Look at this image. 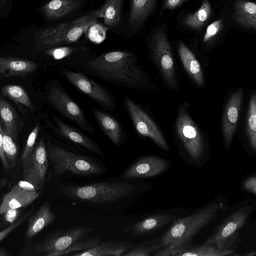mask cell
I'll return each instance as SVG.
<instances>
[{
    "instance_id": "1",
    "label": "cell",
    "mask_w": 256,
    "mask_h": 256,
    "mask_svg": "<svg viewBox=\"0 0 256 256\" xmlns=\"http://www.w3.org/2000/svg\"><path fill=\"white\" fill-rule=\"evenodd\" d=\"M82 68L98 78L131 89L146 86V74L138 64L136 55L123 50L104 52L86 63Z\"/></svg>"
},
{
    "instance_id": "2",
    "label": "cell",
    "mask_w": 256,
    "mask_h": 256,
    "mask_svg": "<svg viewBox=\"0 0 256 256\" xmlns=\"http://www.w3.org/2000/svg\"><path fill=\"white\" fill-rule=\"evenodd\" d=\"M224 205L220 200H214L188 216L177 217L162 236L161 248L153 256H174L190 246L194 236L213 220Z\"/></svg>"
},
{
    "instance_id": "3",
    "label": "cell",
    "mask_w": 256,
    "mask_h": 256,
    "mask_svg": "<svg viewBox=\"0 0 256 256\" xmlns=\"http://www.w3.org/2000/svg\"><path fill=\"white\" fill-rule=\"evenodd\" d=\"M188 108V105L182 104L178 109L174 126L177 144L184 162L192 166L200 168L210 158L209 147Z\"/></svg>"
},
{
    "instance_id": "4",
    "label": "cell",
    "mask_w": 256,
    "mask_h": 256,
    "mask_svg": "<svg viewBox=\"0 0 256 256\" xmlns=\"http://www.w3.org/2000/svg\"><path fill=\"white\" fill-rule=\"evenodd\" d=\"M101 18L102 6L72 20L40 30L38 33V42L46 48L82 44L80 40L82 36Z\"/></svg>"
},
{
    "instance_id": "5",
    "label": "cell",
    "mask_w": 256,
    "mask_h": 256,
    "mask_svg": "<svg viewBox=\"0 0 256 256\" xmlns=\"http://www.w3.org/2000/svg\"><path fill=\"white\" fill-rule=\"evenodd\" d=\"M46 146L55 176L67 172L78 176L102 174L106 172L102 162L95 158L80 155L50 142Z\"/></svg>"
},
{
    "instance_id": "6",
    "label": "cell",
    "mask_w": 256,
    "mask_h": 256,
    "mask_svg": "<svg viewBox=\"0 0 256 256\" xmlns=\"http://www.w3.org/2000/svg\"><path fill=\"white\" fill-rule=\"evenodd\" d=\"M60 190L72 199L103 204L125 197L133 191L134 186L124 182H104L83 186L62 184Z\"/></svg>"
},
{
    "instance_id": "7",
    "label": "cell",
    "mask_w": 256,
    "mask_h": 256,
    "mask_svg": "<svg viewBox=\"0 0 256 256\" xmlns=\"http://www.w3.org/2000/svg\"><path fill=\"white\" fill-rule=\"evenodd\" d=\"M256 208V202L246 200L214 228L203 244H212L220 250L232 249V245L240 235L239 231Z\"/></svg>"
},
{
    "instance_id": "8",
    "label": "cell",
    "mask_w": 256,
    "mask_h": 256,
    "mask_svg": "<svg viewBox=\"0 0 256 256\" xmlns=\"http://www.w3.org/2000/svg\"><path fill=\"white\" fill-rule=\"evenodd\" d=\"M94 230L84 226L58 228L49 233L44 238L24 250V255L56 256L73 244L88 236Z\"/></svg>"
},
{
    "instance_id": "9",
    "label": "cell",
    "mask_w": 256,
    "mask_h": 256,
    "mask_svg": "<svg viewBox=\"0 0 256 256\" xmlns=\"http://www.w3.org/2000/svg\"><path fill=\"white\" fill-rule=\"evenodd\" d=\"M149 48L152 58L167 85L171 89L178 86L174 62L166 32L159 30L150 39Z\"/></svg>"
},
{
    "instance_id": "10",
    "label": "cell",
    "mask_w": 256,
    "mask_h": 256,
    "mask_svg": "<svg viewBox=\"0 0 256 256\" xmlns=\"http://www.w3.org/2000/svg\"><path fill=\"white\" fill-rule=\"evenodd\" d=\"M124 102L136 132L140 136L150 139L163 150L170 152L168 144L149 115L130 97L125 96Z\"/></svg>"
},
{
    "instance_id": "11",
    "label": "cell",
    "mask_w": 256,
    "mask_h": 256,
    "mask_svg": "<svg viewBox=\"0 0 256 256\" xmlns=\"http://www.w3.org/2000/svg\"><path fill=\"white\" fill-rule=\"evenodd\" d=\"M62 75L78 90L89 96L102 108L112 112L116 107V100L109 90L84 74L64 68Z\"/></svg>"
},
{
    "instance_id": "12",
    "label": "cell",
    "mask_w": 256,
    "mask_h": 256,
    "mask_svg": "<svg viewBox=\"0 0 256 256\" xmlns=\"http://www.w3.org/2000/svg\"><path fill=\"white\" fill-rule=\"evenodd\" d=\"M48 98L57 111L81 129L90 133L96 132V128L87 119L82 109L62 88L56 86L51 87Z\"/></svg>"
},
{
    "instance_id": "13",
    "label": "cell",
    "mask_w": 256,
    "mask_h": 256,
    "mask_svg": "<svg viewBox=\"0 0 256 256\" xmlns=\"http://www.w3.org/2000/svg\"><path fill=\"white\" fill-rule=\"evenodd\" d=\"M46 146L42 139L35 146L26 164L23 166V178L38 190L46 183V174L48 166Z\"/></svg>"
},
{
    "instance_id": "14",
    "label": "cell",
    "mask_w": 256,
    "mask_h": 256,
    "mask_svg": "<svg viewBox=\"0 0 256 256\" xmlns=\"http://www.w3.org/2000/svg\"><path fill=\"white\" fill-rule=\"evenodd\" d=\"M44 54L54 62L76 68L83 66L94 56L90 50L82 44L64 45L46 48Z\"/></svg>"
},
{
    "instance_id": "15",
    "label": "cell",
    "mask_w": 256,
    "mask_h": 256,
    "mask_svg": "<svg viewBox=\"0 0 256 256\" xmlns=\"http://www.w3.org/2000/svg\"><path fill=\"white\" fill-rule=\"evenodd\" d=\"M243 96L242 88H239L235 90L230 96L223 111L222 128L224 145L227 152L230 148L236 132Z\"/></svg>"
},
{
    "instance_id": "16",
    "label": "cell",
    "mask_w": 256,
    "mask_h": 256,
    "mask_svg": "<svg viewBox=\"0 0 256 256\" xmlns=\"http://www.w3.org/2000/svg\"><path fill=\"white\" fill-rule=\"evenodd\" d=\"M170 166V162L156 156H141L130 164L122 174L126 179L150 178L160 176Z\"/></svg>"
},
{
    "instance_id": "17",
    "label": "cell",
    "mask_w": 256,
    "mask_h": 256,
    "mask_svg": "<svg viewBox=\"0 0 256 256\" xmlns=\"http://www.w3.org/2000/svg\"><path fill=\"white\" fill-rule=\"evenodd\" d=\"M53 120L58 135L64 141L82 152L104 156L102 148L90 138L56 116H53Z\"/></svg>"
},
{
    "instance_id": "18",
    "label": "cell",
    "mask_w": 256,
    "mask_h": 256,
    "mask_svg": "<svg viewBox=\"0 0 256 256\" xmlns=\"http://www.w3.org/2000/svg\"><path fill=\"white\" fill-rule=\"evenodd\" d=\"M40 196L38 189L30 183L20 181L6 193L0 204V214L10 208L26 207Z\"/></svg>"
},
{
    "instance_id": "19",
    "label": "cell",
    "mask_w": 256,
    "mask_h": 256,
    "mask_svg": "<svg viewBox=\"0 0 256 256\" xmlns=\"http://www.w3.org/2000/svg\"><path fill=\"white\" fill-rule=\"evenodd\" d=\"M176 218L170 212L153 214L127 226L124 232L136 236L151 234L171 224Z\"/></svg>"
},
{
    "instance_id": "20",
    "label": "cell",
    "mask_w": 256,
    "mask_h": 256,
    "mask_svg": "<svg viewBox=\"0 0 256 256\" xmlns=\"http://www.w3.org/2000/svg\"><path fill=\"white\" fill-rule=\"evenodd\" d=\"M91 110L100 127L113 144L116 147L122 146L124 142L126 134L117 120L98 108H92Z\"/></svg>"
},
{
    "instance_id": "21",
    "label": "cell",
    "mask_w": 256,
    "mask_h": 256,
    "mask_svg": "<svg viewBox=\"0 0 256 256\" xmlns=\"http://www.w3.org/2000/svg\"><path fill=\"white\" fill-rule=\"evenodd\" d=\"M88 0H50L44 4L41 12L48 20L64 18L82 8Z\"/></svg>"
},
{
    "instance_id": "22",
    "label": "cell",
    "mask_w": 256,
    "mask_h": 256,
    "mask_svg": "<svg viewBox=\"0 0 256 256\" xmlns=\"http://www.w3.org/2000/svg\"><path fill=\"white\" fill-rule=\"evenodd\" d=\"M37 64L22 58L0 56V75L4 77L25 76L36 70Z\"/></svg>"
},
{
    "instance_id": "23",
    "label": "cell",
    "mask_w": 256,
    "mask_h": 256,
    "mask_svg": "<svg viewBox=\"0 0 256 256\" xmlns=\"http://www.w3.org/2000/svg\"><path fill=\"white\" fill-rule=\"evenodd\" d=\"M56 219L48 201L44 203L28 219L26 238L28 239L34 236Z\"/></svg>"
},
{
    "instance_id": "24",
    "label": "cell",
    "mask_w": 256,
    "mask_h": 256,
    "mask_svg": "<svg viewBox=\"0 0 256 256\" xmlns=\"http://www.w3.org/2000/svg\"><path fill=\"white\" fill-rule=\"evenodd\" d=\"M132 244L113 240L100 242L92 248L78 252L72 256H120L128 251Z\"/></svg>"
},
{
    "instance_id": "25",
    "label": "cell",
    "mask_w": 256,
    "mask_h": 256,
    "mask_svg": "<svg viewBox=\"0 0 256 256\" xmlns=\"http://www.w3.org/2000/svg\"><path fill=\"white\" fill-rule=\"evenodd\" d=\"M180 58L185 70L199 87L204 86V78L201 66L192 52L182 42L178 47Z\"/></svg>"
},
{
    "instance_id": "26",
    "label": "cell",
    "mask_w": 256,
    "mask_h": 256,
    "mask_svg": "<svg viewBox=\"0 0 256 256\" xmlns=\"http://www.w3.org/2000/svg\"><path fill=\"white\" fill-rule=\"evenodd\" d=\"M156 0H131L128 20L129 28L138 30L154 10Z\"/></svg>"
},
{
    "instance_id": "27",
    "label": "cell",
    "mask_w": 256,
    "mask_h": 256,
    "mask_svg": "<svg viewBox=\"0 0 256 256\" xmlns=\"http://www.w3.org/2000/svg\"><path fill=\"white\" fill-rule=\"evenodd\" d=\"M233 17L244 28L256 29V4L250 1L240 0L234 4Z\"/></svg>"
},
{
    "instance_id": "28",
    "label": "cell",
    "mask_w": 256,
    "mask_h": 256,
    "mask_svg": "<svg viewBox=\"0 0 256 256\" xmlns=\"http://www.w3.org/2000/svg\"><path fill=\"white\" fill-rule=\"evenodd\" d=\"M246 134L248 151L252 156L256 153V94L250 96L246 114Z\"/></svg>"
},
{
    "instance_id": "29",
    "label": "cell",
    "mask_w": 256,
    "mask_h": 256,
    "mask_svg": "<svg viewBox=\"0 0 256 256\" xmlns=\"http://www.w3.org/2000/svg\"><path fill=\"white\" fill-rule=\"evenodd\" d=\"M0 119L2 130L16 140L18 135L16 113L7 101L0 97Z\"/></svg>"
},
{
    "instance_id": "30",
    "label": "cell",
    "mask_w": 256,
    "mask_h": 256,
    "mask_svg": "<svg viewBox=\"0 0 256 256\" xmlns=\"http://www.w3.org/2000/svg\"><path fill=\"white\" fill-rule=\"evenodd\" d=\"M124 0H106L102 8V18L106 26L116 28L120 24Z\"/></svg>"
},
{
    "instance_id": "31",
    "label": "cell",
    "mask_w": 256,
    "mask_h": 256,
    "mask_svg": "<svg viewBox=\"0 0 256 256\" xmlns=\"http://www.w3.org/2000/svg\"><path fill=\"white\" fill-rule=\"evenodd\" d=\"M234 252L233 249L220 250L212 244H202L194 247L188 246L174 256H230Z\"/></svg>"
},
{
    "instance_id": "32",
    "label": "cell",
    "mask_w": 256,
    "mask_h": 256,
    "mask_svg": "<svg viewBox=\"0 0 256 256\" xmlns=\"http://www.w3.org/2000/svg\"><path fill=\"white\" fill-rule=\"evenodd\" d=\"M162 236L132 245L122 256H150L161 248Z\"/></svg>"
},
{
    "instance_id": "33",
    "label": "cell",
    "mask_w": 256,
    "mask_h": 256,
    "mask_svg": "<svg viewBox=\"0 0 256 256\" xmlns=\"http://www.w3.org/2000/svg\"><path fill=\"white\" fill-rule=\"evenodd\" d=\"M212 14L208 0H204L200 7L194 14H188L184 20V24L190 28L197 30L208 21Z\"/></svg>"
},
{
    "instance_id": "34",
    "label": "cell",
    "mask_w": 256,
    "mask_h": 256,
    "mask_svg": "<svg viewBox=\"0 0 256 256\" xmlns=\"http://www.w3.org/2000/svg\"><path fill=\"white\" fill-rule=\"evenodd\" d=\"M2 94L15 102L21 104L33 110L34 106L25 90L22 86L8 84L3 86Z\"/></svg>"
},
{
    "instance_id": "35",
    "label": "cell",
    "mask_w": 256,
    "mask_h": 256,
    "mask_svg": "<svg viewBox=\"0 0 256 256\" xmlns=\"http://www.w3.org/2000/svg\"><path fill=\"white\" fill-rule=\"evenodd\" d=\"M100 242V238L98 236L89 238H86L73 244L66 249L59 252L56 256H72L78 252L90 249Z\"/></svg>"
},
{
    "instance_id": "36",
    "label": "cell",
    "mask_w": 256,
    "mask_h": 256,
    "mask_svg": "<svg viewBox=\"0 0 256 256\" xmlns=\"http://www.w3.org/2000/svg\"><path fill=\"white\" fill-rule=\"evenodd\" d=\"M16 141L3 130V148L10 168L16 165L18 149Z\"/></svg>"
},
{
    "instance_id": "37",
    "label": "cell",
    "mask_w": 256,
    "mask_h": 256,
    "mask_svg": "<svg viewBox=\"0 0 256 256\" xmlns=\"http://www.w3.org/2000/svg\"><path fill=\"white\" fill-rule=\"evenodd\" d=\"M40 126H36L28 137L21 157L22 166H24L28 162L34 150Z\"/></svg>"
},
{
    "instance_id": "38",
    "label": "cell",
    "mask_w": 256,
    "mask_h": 256,
    "mask_svg": "<svg viewBox=\"0 0 256 256\" xmlns=\"http://www.w3.org/2000/svg\"><path fill=\"white\" fill-rule=\"evenodd\" d=\"M222 26V19H218L211 23L206 28L203 38V42H207L219 32Z\"/></svg>"
},
{
    "instance_id": "39",
    "label": "cell",
    "mask_w": 256,
    "mask_h": 256,
    "mask_svg": "<svg viewBox=\"0 0 256 256\" xmlns=\"http://www.w3.org/2000/svg\"><path fill=\"white\" fill-rule=\"evenodd\" d=\"M242 190L254 196L256 195V175L254 173L247 176L241 184Z\"/></svg>"
},
{
    "instance_id": "40",
    "label": "cell",
    "mask_w": 256,
    "mask_h": 256,
    "mask_svg": "<svg viewBox=\"0 0 256 256\" xmlns=\"http://www.w3.org/2000/svg\"><path fill=\"white\" fill-rule=\"evenodd\" d=\"M33 208L30 210L26 214L20 219L16 220L14 222L11 224L4 230L0 232V242H1L5 237L16 229L31 214Z\"/></svg>"
},
{
    "instance_id": "41",
    "label": "cell",
    "mask_w": 256,
    "mask_h": 256,
    "mask_svg": "<svg viewBox=\"0 0 256 256\" xmlns=\"http://www.w3.org/2000/svg\"><path fill=\"white\" fill-rule=\"evenodd\" d=\"M21 208H10L7 210L4 214L3 220L8 224L14 222L20 216Z\"/></svg>"
},
{
    "instance_id": "42",
    "label": "cell",
    "mask_w": 256,
    "mask_h": 256,
    "mask_svg": "<svg viewBox=\"0 0 256 256\" xmlns=\"http://www.w3.org/2000/svg\"><path fill=\"white\" fill-rule=\"evenodd\" d=\"M2 142H3V130L2 128V126H1L0 123V160L2 162V166L6 170H8L10 168V166L8 163V162L7 160V159L6 158V156H5L4 148H3V146H2Z\"/></svg>"
},
{
    "instance_id": "43",
    "label": "cell",
    "mask_w": 256,
    "mask_h": 256,
    "mask_svg": "<svg viewBox=\"0 0 256 256\" xmlns=\"http://www.w3.org/2000/svg\"><path fill=\"white\" fill-rule=\"evenodd\" d=\"M186 0H165L162 8L172 10L181 5Z\"/></svg>"
},
{
    "instance_id": "44",
    "label": "cell",
    "mask_w": 256,
    "mask_h": 256,
    "mask_svg": "<svg viewBox=\"0 0 256 256\" xmlns=\"http://www.w3.org/2000/svg\"><path fill=\"white\" fill-rule=\"evenodd\" d=\"M8 180L5 178H0V190L7 184Z\"/></svg>"
},
{
    "instance_id": "45",
    "label": "cell",
    "mask_w": 256,
    "mask_h": 256,
    "mask_svg": "<svg viewBox=\"0 0 256 256\" xmlns=\"http://www.w3.org/2000/svg\"><path fill=\"white\" fill-rule=\"evenodd\" d=\"M256 252L254 250H250L245 254L246 256H256Z\"/></svg>"
},
{
    "instance_id": "46",
    "label": "cell",
    "mask_w": 256,
    "mask_h": 256,
    "mask_svg": "<svg viewBox=\"0 0 256 256\" xmlns=\"http://www.w3.org/2000/svg\"><path fill=\"white\" fill-rule=\"evenodd\" d=\"M10 254L3 249H0V256H8Z\"/></svg>"
},
{
    "instance_id": "47",
    "label": "cell",
    "mask_w": 256,
    "mask_h": 256,
    "mask_svg": "<svg viewBox=\"0 0 256 256\" xmlns=\"http://www.w3.org/2000/svg\"><path fill=\"white\" fill-rule=\"evenodd\" d=\"M8 0H0V5L6 4Z\"/></svg>"
}]
</instances>
